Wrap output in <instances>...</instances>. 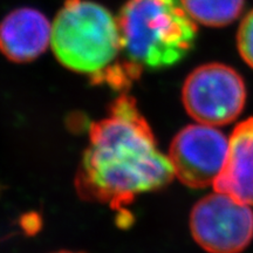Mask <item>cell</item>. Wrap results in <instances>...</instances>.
Masks as SVG:
<instances>
[{"label": "cell", "instance_id": "obj_3", "mask_svg": "<svg viewBox=\"0 0 253 253\" xmlns=\"http://www.w3.org/2000/svg\"><path fill=\"white\" fill-rule=\"evenodd\" d=\"M50 47L63 67L106 80L122 53L118 18L99 2L66 0L52 23Z\"/></svg>", "mask_w": 253, "mask_h": 253}, {"label": "cell", "instance_id": "obj_10", "mask_svg": "<svg viewBox=\"0 0 253 253\" xmlns=\"http://www.w3.org/2000/svg\"><path fill=\"white\" fill-rule=\"evenodd\" d=\"M237 47L242 59L253 69V9L242 19L237 32Z\"/></svg>", "mask_w": 253, "mask_h": 253}, {"label": "cell", "instance_id": "obj_9", "mask_svg": "<svg viewBox=\"0 0 253 253\" xmlns=\"http://www.w3.org/2000/svg\"><path fill=\"white\" fill-rule=\"evenodd\" d=\"M196 23L208 27H224L242 14L245 0H181Z\"/></svg>", "mask_w": 253, "mask_h": 253}, {"label": "cell", "instance_id": "obj_4", "mask_svg": "<svg viewBox=\"0 0 253 253\" xmlns=\"http://www.w3.org/2000/svg\"><path fill=\"white\" fill-rule=\"evenodd\" d=\"M246 84L242 75L219 62L195 68L185 79L182 100L195 121L220 126L233 122L246 103Z\"/></svg>", "mask_w": 253, "mask_h": 253}, {"label": "cell", "instance_id": "obj_7", "mask_svg": "<svg viewBox=\"0 0 253 253\" xmlns=\"http://www.w3.org/2000/svg\"><path fill=\"white\" fill-rule=\"evenodd\" d=\"M52 24L42 12L15 8L0 21V53L15 63L39 58L50 45Z\"/></svg>", "mask_w": 253, "mask_h": 253}, {"label": "cell", "instance_id": "obj_2", "mask_svg": "<svg viewBox=\"0 0 253 253\" xmlns=\"http://www.w3.org/2000/svg\"><path fill=\"white\" fill-rule=\"evenodd\" d=\"M118 23L122 54L137 75L181 62L194 48L198 28L181 0H129Z\"/></svg>", "mask_w": 253, "mask_h": 253}, {"label": "cell", "instance_id": "obj_6", "mask_svg": "<svg viewBox=\"0 0 253 253\" xmlns=\"http://www.w3.org/2000/svg\"><path fill=\"white\" fill-rule=\"evenodd\" d=\"M229 137L217 126L190 125L173 138L169 160L175 176L191 189L213 185L225 164Z\"/></svg>", "mask_w": 253, "mask_h": 253}, {"label": "cell", "instance_id": "obj_5", "mask_svg": "<svg viewBox=\"0 0 253 253\" xmlns=\"http://www.w3.org/2000/svg\"><path fill=\"white\" fill-rule=\"evenodd\" d=\"M190 231L209 253H240L253 240V210L251 205L214 191L192 209Z\"/></svg>", "mask_w": 253, "mask_h": 253}, {"label": "cell", "instance_id": "obj_1", "mask_svg": "<svg viewBox=\"0 0 253 253\" xmlns=\"http://www.w3.org/2000/svg\"><path fill=\"white\" fill-rule=\"evenodd\" d=\"M173 177L169 157L158 150L135 100L123 94L108 116L91 125L75 184L84 198L119 209L137 195L164 188Z\"/></svg>", "mask_w": 253, "mask_h": 253}, {"label": "cell", "instance_id": "obj_8", "mask_svg": "<svg viewBox=\"0 0 253 253\" xmlns=\"http://www.w3.org/2000/svg\"><path fill=\"white\" fill-rule=\"evenodd\" d=\"M213 186L214 191L253 207V118L237 125L231 134L225 164Z\"/></svg>", "mask_w": 253, "mask_h": 253}, {"label": "cell", "instance_id": "obj_11", "mask_svg": "<svg viewBox=\"0 0 253 253\" xmlns=\"http://www.w3.org/2000/svg\"><path fill=\"white\" fill-rule=\"evenodd\" d=\"M55 253H80V252H72V251H59V252H55Z\"/></svg>", "mask_w": 253, "mask_h": 253}]
</instances>
